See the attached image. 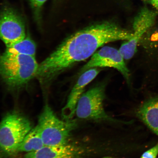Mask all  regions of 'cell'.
<instances>
[{
    "mask_svg": "<svg viewBox=\"0 0 158 158\" xmlns=\"http://www.w3.org/2000/svg\"><path fill=\"white\" fill-rule=\"evenodd\" d=\"M133 36V33L113 22L91 25L65 39L39 64L36 77L41 84L47 85L65 70L92 56L106 43L128 40Z\"/></svg>",
    "mask_w": 158,
    "mask_h": 158,
    "instance_id": "cell-1",
    "label": "cell"
},
{
    "mask_svg": "<svg viewBox=\"0 0 158 158\" xmlns=\"http://www.w3.org/2000/svg\"><path fill=\"white\" fill-rule=\"evenodd\" d=\"M39 66L35 57L30 55L3 53L0 56V75L12 89L22 87L36 77Z\"/></svg>",
    "mask_w": 158,
    "mask_h": 158,
    "instance_id": "cell-2",
    "label": "cell"
},
{
    "mask_svg": "<svg viewBox=\"0 0 158 158\" xmlns=\"http://www.w3.org/2000/svg\"><path fill=\"white\" fill-rule=\"evenodd\" d=\"M31 122L16 112H9L0 123V152L6 156L15 155L23 139L32 129Z\"/></svg>",
    "mask_w": 158,
    "mask_h": 158,
    "instance_id": "cell-3",
    "label": "cell"
},
{
    "mask_svg": "<svg viewBox=\"0 0 158 158\" xmlns=\"http://www.w3.org/2000/svg\"><path fill=\"white\" fill-rule=\"evenodd\" d=\"M73 120H61L48 105L39 116L36 126L45 146L64 145L69 143L72 132L77 126Z\"/></svg>",
    "mask_w": 158,
    "mask_h": 158,
    "instance_id": "cell-4",
    "label": "cell"
},
{
    "mask_svg": "<svg viewBox=\"0 0 158 158\" xmlns=\"http://www.w3.org/2000/svg\"><path fill=\"white\" fill-rule=\"evenodd\" d=\"M105 87L102 85L90 89L79 99L75 114L80 119L120 122L109 116L105 111Z\"/></svg>",
    "mask_w": 158,
    "mask_h": 158,
    "instance_id": "cell-5",
    "label": "cell"
},
{
    "mask_svg": "<svg viewBox=\"0 0 158 158\" xmlns=\"http://www.w3.org/2000/svg\"><path fill=\"white\" fill-rule=\"evenodd\" d=\"M158 15L157 10L145 7L134 19L133 23V36L121 45L119 51L124 60L133 58L137 51L138 43L148 29L153 26Z\"/></svg>",
    "mask_w": 158,
    "mask_h": 158,
    "instance_id": "cell-6",
    "label": "cell"
},
{
    "mask_svg": "<svg viewBox=\"0 0 158 158\" xmlns=\"http://www.w3.org/2000/svg\"><path fill=\"white\" fill-rule=\"evenodd\" d=\"M110 68L116 69L128 81L130 71L124 62V59L119 50L113 47L105 46L93 55L90 60L82 67L81 73L90 69Z\"/></svg>",
    "mask_w": 158,
    "mask_h": 158,
    "instance_id": "cell-7",
    "label": "cell"
},
{
    "mask_svg": "<svg viewBox=\"0 0 158 158\" xmlns=\"http://www.w3.org/2000/svg\"><path fill=\"white\" fill-rule=\"evenodd\" d=\"M26 37L23 20L12 10L6 9L0 15V39L6 47L22 40Z\"/></svg>",
    "mask_w": 158,
    "mask_h": 158,
    "instance_id": "cell-8",
    "label": "cell"
},
{
    "mask_svg": "<svg viewBox=\"0 0 158 158\" xmlns=\"http://www.w3.org/2000/svg\"><path fill=\"white\" fill-rule=\"evenodd\" d=\"M100 71L92 68L85 71L79 77L70 92L66 105L62 110L64 120H72L75 115L77 104L86 86L98 76Z\"/></svg>",
    "mask_w": 158,
    "mask_h": 158,
    "instance_id": "cell-9",
    "label": "cell"
},
{
    "mask_svg": "<svg viewBox=\"0 0 158 158\" xmlns=\"http://www.w3.org/2000/svg\"><path fill=\"white\" fill-rule=\"evenodd\" d=\"M85 152V149L81 146L69 143L64 145L44 146L38 151L27 153L24 158H83Z\"/></svg>",
    "mask_w": 158,
    "mask_h": 158,
    "instance_id": "cell-10",
    "label": "cell"
},
{
    "mask_svg": "<svg viewBox=\"0 0 158 158\" xmlns=\"http://www.w3.org/2000/svg\"><path fill=\"white\" fill-rule=\"evenodd\" d=\"M138 117L154 133L158 127V97L150 99L140 106Z\"/></svg>",
    "mask_w": 158,
    "mask_h": 158,
    "instance_id": "cell-11",
    "label": "cell"
},
{
    "mask_svg": "<svg viewBox=\"0 0 158 158\" xmlns=\"http://www.w3.org/2000/svg\"><path fill=\"white\" fill-rule=\"evenodd\" d=\"M45 146L37 126L27 134L18 150V152L29 153L36 151Z\"/></svg>",
    "mask_w": 158,
    "mask_h": 158,
    "instance_id": "cell-12",
    "label": "cell"
},
{
    "mask_svg": "<svg viewBox=\"0 0 158 158\" xmlns=\"http://www.w3.org/2000/svg\"><path fill=\"white\" fill-rule=\"evenodd\" d=\"M36 46L34 41L29 36H27L22 40L6 47L4 53L9 54L30 55L35 57Z\"/></svg>",
    "mask_w": 158,
    "mask_h": 158,
    "instance_id": "cell-13",
    "label": "cell"
},
{
    "mask_svg": "<svg viewBox=\"0 0 158 158\" xmlns=\"http://www.w3.org/2000/svg\"><path fill=\"white\" fill-rule=\"evenodd\" d=\"M158 155V143L151 149L144 152L140 158H156Z\"/></svg>",
    "mask_w": 158,
    "mask_h": 158,
    "instance_id": "cell-14",
    "label": "cell"
},
{
    "mask_svg": "<svg viewBox=\"0 0 158 158\" xmlns=\"http://www.w3.org/2000/svg\"><path fill=\"white\" fill-rule=\"evenodd\" d=\"M144 2L151 5L158 11V0H142Z\"/></svg>",
    "mask_w": 158,
    "mask_h": 158,
    "instance_id": "cell-15",
    "label": "cell"
},
{
    "mask_svg": "<svg viewBox=\"0 0 158 158\" xmlns=\"http://www.w3.org/2000/svg\"><path fill=\"white\" fill-rule=\"evenodd\" d=\"M35 7L39 8L42 6L47 0H31Z\"/></svg>",
    "mask_w": 158,
    "mask_h": 158,
    "instance_id": "cell-16",
    "label": "cell"
},
{
    "mask_svg": "<svg viewBox=\"0 0 158 158\" xmlns=\"http://www.w3.org/2000/svg\"><path fill=\"white\" fill-rule=\"evenodd\" d=\"M64 158H83L82 157H70Z\"/></svg>",
    "mask_w": 158,
    "mask_h": 158,
    "instance_id": "cell-17",
    "label": "cell"
},
{
    "mask_svg": "<svg viewBox=\"0 0 158 158\" xmlns=\"http://www.w3.org/2000/svg\"><path fill=\"white\" fill-rule=\"evenodd\" d=\"M156 135H157L158 136V129H157V131L156 133Z\"/></svg>",
    "mask_w": 158,
    "mask_h": 158,
    "instance_id": "cell-18",
    "label": "cell"
}]
</instances>
